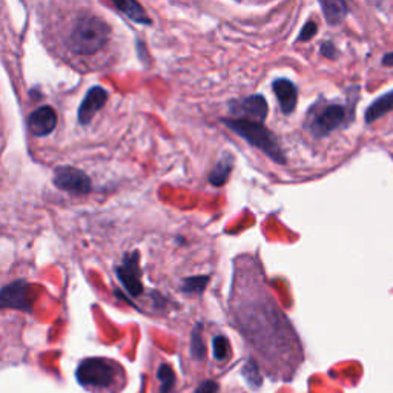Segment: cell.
I'll return each mask as SVG.
<instances>
[{"mask_svg":"<svg viewBox=\"0 0 393 393\" xmlns=\"http://www.w3.org/2000/svg\"><path fill=\"white\" fill-rule=\"evenodd\" d=\"M316 31H318V26H316L315 22H307V24L303 26L301 33L298 35V39H296V42H307V40H310L316 34Z\"/></svg>","mask_w":393,"mask_h":393,"instance_id":"44dd1931","label":"cell"},{"mask_svg":"<svg viewBox=\"0 0 393 393\" xmlns=\"http://www.w3.org/2000/svg\"><path fill=\"white\" fill-rule=\"evenodd\" d=\"M28 287L29 284L26 280H16L13 281V283L3 286L2 291H0L2 307L31 312V301H29Z\"/></svg>","mask_w":393,"mask_h":393,"instance_id":"ba28073f","label":"cell"},{"mask_svg":"<svg viewBox=\"0 0 393 393\" xmlns=\"http://www.w3.org/2000/svg\"><path fill=\"white\" fill-rule=\"evenodd\" d=\"M221 123H223L226 128L235 132L236 136L241 137L243 140L257 147V150L262 151L266 157H269L272 161L278 163V165H286V155L281 150L278 138L271 129L266 128L262 122H252L246 120V118H234V117H226L221 118Z\"/></svg>","mask_w":393,"mask_h":393,"instance_id":"3957f363","label":"cell"},{"mask_svg":"<svg viewBox=\"0 0 393 393\" xmlns=\"http://www.w3.org/2000/svg\"><path fill=\"white\" fill-rule=\"evenodd\" d=\"M381 63H383L384 66H393V53H389V54H385V56L383 57V61H381Z\"/></svg>","mask_w":393,"mask_h":393,"instance_id":"cb8c5ba5","label":"cell"},{"mask_svg":"<svg viewBox=\"0 0 393 393\" xmlns=\"http://www.w3.org/2000/svg\"><path fill=\"white\" fill-rule=\"evenodd\" d=\"M244 378H246L248 383L250 385H254V387H258L259 383H262L258 378V369H257L254 361H249L248 366L244 367Z\"/></svg>","mask_w":393,"mask_h":393,"instance_id":"ffe728a7","label":"cell"},{"mask_svg":"<svg viewBox=\"0 0 393 393\" xmlns=\"http://www.w3.org/2000/svg\"><path fill=\"white\" fill-rule=\"evenodd\" d=\"M353 117V109L343 103L318 102L310 109L306 120V129L314 137H326L330 132L343 128Z\"/></svg>","mask_w":393,"mask_h":393,"instance_id":"277c9868","label":"cell"},{"mask_svg":"<svg viewBox=\"0 0 393 393\" xmlns=\"http://www.w3.org/2000/svg\"><path fill=\"white\" fill-rule=\"evenodd\" d=\"M114 6L118 11H122L126 17L131 19L132 22H136V24H142V25L152 24V20L143 10V6L137 2H132V0H115Z\"/></svg>","mask_w":393,"mask_h":393,"instance_id":"4fadbf2b","label":"cell"},{"mask_svg":"<svg viewBox=\"0 0 393 393\" xmlns=\"http://www.w3.org/2000/svg\"><path fill=\"white\" fill-rule=\"evenodd\" d=\"M272 90L278 100L281 113L291 115L296 108V102H298V88L292 80L280 77L272 81Z\"/></svg>","mask_w":393,"mask_h":393,"instance_id":"8fae6325","label":"cell"},{"mask_svg":"<svg viewBox=\"0 0 393 393\" xmlns=\"http://www.w3.org/2000/svg\"><path fill=\"white\" fill-rule=\"evenodd\" d=\"M57 114L53 106L43 105L28 115V129L34 137H47L56 129Z\"/></svg>","mask_w":393,"mask_h":393,"instance_id":"30bf717a","label":"cell"},{"mask_svg":"<svg viewBox=\"0 0 393 393\" xmlns=\"http://www.w3.org/2000/svg\"><path fill=\"white\" fill-rule=\"evenodd\" d=\"M111 26L102 17L91 13H81L74 19L66 37V45L77 56H93L106 45Z\"/></svg>","mask_w":393,"mask_h":393,"instance_id":"6da1fadb","label":"cell"},{"mask_svg":"<svg viewBox=\"0 0 393 393\" xmlns=\"http://www.w3.org/2000/svg\"><path fill=\"white\" fill-rule=\"evenodd\" d=\"M390 111H393V91L381 95L380 99H376L372 105L367 108L364 115L366 123L370 125L376 122L378 118H381L383 115L390 113Z\"/></svg>","mask_w":393,"mask_h":393,"instance_id":"9a60e30c","label":"cell"},{"mask_svg":"<svg viewBox=\"0 0 393 393\" xmlns=\"http://www.w3.org/2000/svg\"><path fill=\"white\" fill-rule=\"evenodd\" d=\"M191 352L192 357L197 360H203L206 355V346L203 344L202 338V326H197V328L192 330V338H191Z\"/></svg>","mask_w":393,"mask_h":393,"instance_id":"ac0fdd59","label":"cell"},{"mask_svg":"<svg viewBox=\"0 0 393 393\" xmlns=\"http://www.w3.org/2000/svg\"><path fill=\"white\" fill-rule=\"evenodd\" d=\"M227 108L234 118H246V120L262 123L268 118L269 113L268 100L262 94H254L243 99H234L227 103Z\"/></svg>","mask_w":393,"mask_h":393,"instance_id":"52a82bcc","label":"cell"},{"mask_svg":"<svg viewBox=\"0 0 393 393\" xmlns=\"http://www.w3.org/2000/svg\"><path fill=\"white\" fill-rule=\"evenodd\" d=\"M320 6L326 22H328L330 26L341 24L348 13L347 5L344 2H339V0H323V2H320Z\"/></svg>","mask_w":393,"mask_h":393,"instance_id":"5bb4252c","label":"cell"},{"mask_svg":"<svg viewBox=\"0 0 393 393\" xmlns=\"http://www.w3.org/2000/svg\"><path fill=\"white\" fill-rule=\"evenodd\" d=\"M115 275L131 296H140L143 294L138 250H132L123 255L122 263L115 268Z\"/></svg>","mask_w":393,"mask_h":393,"instance_id":"5b68a950","label":"cell"},{"mask_svg":"<svg viewBox=\"0 0 393 393\" xmlns=\"http://www.w3.org/2000/svg\"><path fill=\"white\" fill-rule=\"evenodd\" d=\"M108 97H109V93L105 90V88H102L99 85L91 86L90 90H88L85 99L81 100L80 106H79V113H77L79 123L83 126L90 125L94 115L106 105Z\"/></svg>","mask_w":393,"mask_h":393,"instance_id":"9c48e42d","label":"cell"},{"mask_svg":"<svg viewBox=\"0 0 393 393\" xmlns=\"http://www.w3.org/2000/svg\"><path fill=\"white\" fill-rule=\"evenodd\" d=\"M321 54L326 58H337L338 57V51H337L335 45H333L332 42H324L323 45H321Z\"/></svg>","mask_w":393,"mask_h":393,"instance_id":"7402d4cb","label":"cell"},{"mask_svg":"<svg viewBox=\"0 0 393 393\" xmlns=\"http://www.w3.org/2000/svg\"><path fill=\"white\" fill-rule=\"evenodd\" d=\"M218 392V385L217 383L214 381H204L197 387V390L194 393H217Z\"/></svg>","mask_w":393,"mask_h":393,"instance_id":"603a6c76","label":"cell"},{"mask_svg":"<svg viewBox=\"0 0 393 393\" xmlns=\"http://www.w3.org/2000/svg\"><path fill=\"white\" fill-rule=\"evenodd\" d=\"M211 277L209 275H195V277H189L184 278L182 281V289L183 292L186 294H202L207 283H209Z\"/></svg>","mask_w":393,"mask_h":393,"instance_id":"2e32d148","label":"cell"},{"mask_svg":"<svg viewBox=\"0 0 393 393\" xmlns=\"http://www.w3.org/2000/svg\"><path fill=\"white\" fill-rule=\"evenodd\" d=\"M234 161H235L234 155L229 151H225L223 154H221L217 165L214 166L212 173L209 174V177H207L209 183L214 184V186H223V184L229 180V177H231Z\"/></svg>","mask_w":393,"mask_h":393,"instance_id":"7c38bea8","label":"cell"},{"mask_svg":"<svg viewBox=\"0 0 393 393\" xmlns=\"http://www.w3.org/2000/svg\"><path fill=\"white\" fill-rule=\"evenodd\" d=\"M56 188L74 195H86L93 189L91 179L86 173L74 166H58L53 179Z\"/></svg>","mask_w":393,"mask_h":393,"instance_id":"8992f818","label":"cell"},{"mask_svg":"<svg viewBox=\"0 0 393 393\" xmlns=\"http://www.w3.org/2000/svg\"><path fill=\"white\" fill-rule=\"evenodd\" d=\"M157 378L161 384L160 392L161 393H173L174 384H175V375L174 370L170 369L168 364H160L157 370Z\"/></svg>","mask_w":393,"mask_h":393,"instance_id":"e0dca14e","label":"cell"},{"mask_svg":"<svg viewBox=\"0 0 393 393\" xmlns=\"http://www.w3.org/2000/svg\"><path fill=\"white\" fill-rule=\"evenodd\" d=\"M76 378L85 389L94 393H118L125 383V370L115 361L88 358L79 364Z\"/></svg>","mask_w":393,"mask_h":393,"instance_id":"7a4b0ae2","label":"cell"},{"mask_svg":"<svg viewBox=\"0 0 393 393\" xmlns=\"http://www.w3.org/2000/svg\"><path fill=\"white\" fill-rule=\"evenodd\" d=\"M212 351H214V358L217 361H226L229 355H231V346L226 337H215L212 341Z\"/></svg>","mask_w":393,"mask_h":393,"instance_id":"d6986e66","label":"cell"}]
</instances>
